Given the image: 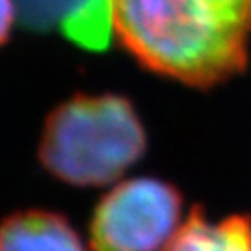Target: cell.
Returning a JSON list of instances; mask_svg holds the SVG:
<instances>
[{"label": "cell", "instance_id": "1", "mask_svg": "<svg viewBox=\"0 0 251 251\" xmlns=\"http://www.w3.org/2000/svg\"><path fill=\"white\" fill-rule=\"evenodd\" d=\"M114 34L145 69L214 88L246 69L251 0H112Z\"/></svg>", "mask_w": 251, "mask_h": 251}, {"label": "cell", "instance_id": "2", "mask_svg": "<svg viewBox=\"0 0 251 251\" xmlns=\"http://www.w3.org/2000/svg\"><path fill=\"white\" fill-rule=\"evenodd\" d=\"M147 136L130 100L119 95H75L49 114L39 160L73 186H106L144 156Z\"/></svg>", "mask_w": 251, "mask_h": 251}, {"label": "cell", "instance_id": "3", "mask_svg": "<svg viewBox=\"0 0 251 251\" xmlns=\"http://www.w3.org/2000/svg\"><path fill=\"white\" fill-rule=\"evenodd\" d=\"M182 225V196L152 177L119 182L93 210V251H162Z\"/></svg>", "mask_w": 251, "mask_h": 251}, {"label": "cell", "instance_id": "4", "mask_svg": "<svg viewBox=\"0 0 251 251\" xmlns=\"http://www.w3.org/2000/svg\"><path fill=\"white\" fill-rule=\"evenodd\" d=\"M0 251H84V246L63 216L26 210L0 224Z\"/></svg>", "mask_w": 251, "mask_h": 251}, {"label": "cell", "instance_id": "5", "mask_svg": "<svg viewBox=\"0 0 251 251\" xmlns=\"http://www.w3.org/2000/svg\"><path fill=\"white\" fill-rule=\"evenodd\" d=\"M162 251H251V218L234 214L208 222L201 206H194Z\"/></svg>", "mask_w": 251, "mask_h": 251}, {"label": "cell", "instance_id": "6", "mask_svg": "<svg viewBox=\"0 0 251 251\" xmlns=\"http://www.w3.org/2000/svg\"><path fill=\"white\" fill-rule=\"evenodd\" d=\"M91 2L93 0H13L21 25L37 32L62 28Z\"/></svg>", "mask_w": 251, "mask_h": 251}, {"label": "cell", "instance_id": "7", "mask_svg": "<svg viewBox=\"0 0 251 251\" xmlns=\"http://www.w3.org/2000/svg\"><path fill=\"white\" fill-rule=\"evenodd\" d=\"M15 4L13 0H0V45L9 37L13 21H15Z\"/></svg>", "mask_w": 251, "mask_h": 251}]
</instances>
